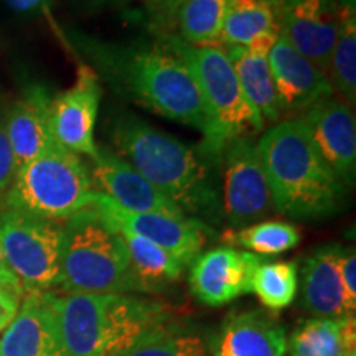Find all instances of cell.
Returning a JSON list of instances; mask_svg holds the SVG:
<instances>
[{"instance_id":"obj_3","label":"cell","mask_w":356,"mask_h":356,"mask_svg":"<svg viewBox=\"0 0 356 356\" xmlns=\"http://www.w3.org/2000/svg\"><path fill=\"white\" fill-rule=\"evenodd\" d=\"M257 150L280 215L320 220L343 207L348 188L320 157L300 118L270 126L257 142Z\"/></svg>"},{"instance_id":"obj_18","label":"cell","mask_w":356,"mask_h":356,"mask_svg":"<svg viewBox=\"0 0 356 356\" xmlns=\"http://www.w3.org/2000/svg\"><path fill=\"white\" fill-rule=\"evenodd\" d=\"M50 102L47 89L30 86L8 111L3 126L17 168L32 162L58 144L51 134Z\"/></svg>"},{"instance_id":"obj_11","label":"cell","mask_w":356,"mask_h":356,"mask_svg":"<svg viewBox=\"0 0 356 356\" xmlns=\"http://www.w3.org/2000/svg\"><path fill=\"white\" fill-rule=\"evenodd\" d=\"M101 84L91 66L81 65L71 88L50 102V126L55 140L70 152L95 159V127L99 113Z\"/></svg>"},{"instance_id":"obj_2","label":"cell","mask_w":356,"mask_h":356,"mask_svg":"<svg viewBox=\"0 0 356 356\" xmlns=\"http://www.w3.org/2000/svg\"><path fill=\"white\" fill-rule=\"evenodd\" d=\"M96 60L124 96L162 118L207 132V113L193 73L163 38L129 47L96 44Z\"/></svg>"},{"instance_id":"obj_15","label":"cell","mask_w":356,"mask_h":356,"mask_svg":"<svg viewBox=\"0 0 356 356\" xmlns=\"http://www.w3.org/2000/svg\"><path fill=\"white\" fill-rule=\"evenodd\" d=\"M91 178L95 188L109 197L119 207L136 213H162L172 216H186L165 195L150 185L127 160L106 147H97L91 159Z\"/></svg>"},{"instance_id":"obj_7","label":"cell","mask_w":356,"mask_h":356,"mask_svg":"<svg viewBox=\"0 0 356 356\" xmlns=\"http://www.w3.org/2000/svg\"><path fill=\"white\" fill-rule=\"evenodd\" d=\"M96 188L78 154L56 144L19 168L6 208L44 220L65 221L92 207Z\"/></svg>"},{"instance_id":"obj_24","label":"cell","mask_w":356,"mask_h":356,"mask_svg":"<svg viewBox=\"0 0 356 356\" xmlns=\"http://www.w3.org/2000/svg\"><path fill=\"white\" fill-rule=\"evenodd\" d=\"M118 231V229H115ZM126 244L136 291L159 292L177 282L185 266L144 236L118 231Z\"/></svg>"},{"instance_id":"obj_12","label":"cell","mask_w":356,"mask_h":356,"mask_svg":"<svg viewBox=\"0 0 356 356\" xmlns=\"http://www.w3.org/2000/svg\"><path fill=\"white\" fill-rule=\"evenodd\" d=\"M280 35L328 76L340 32V0H279Z\"/></svg>"},{"instance_id":"obj_13","label":"cell","mask_w":356,"mask_h":356,"mask_svg":"<svg viewBox=\"0 0 356 356\" xmlns=\"http://www.w3.org/2000/svg\"><path fill=\"white\" fill-rule=\"evenodd\" d=\"M264 257L222 246L191 262L190 291L204 305L221 307L251 292L252 277Z\"/></svg>"},{"instance_id":"obj_36","label":"cell","mask_w":356,"mask_h":356,"mask_svg":"<svg viewBox=\"0 0 356 356\" xmlns=\"http://www.w3.org/2000/svg\"><path fill=\"white\" fill-rule=\"evenodd\" d=\"M83 6L88 8H102V7H114L118 3H124L129 2V0H81Z\"/></svg>"},{"instance_id":"obj_35","label":"cell","mask_w":356,"mask_h":356,"mask_svg":"<svg viewBox=\"0 0 356 356\" xmlns=\"http://www.w3.org/2000/svg\"><path fill=\"white\" fill-rule=\"evenodd\" d=\"M50 0H3V3L17 13H30L47 7Z\"/></svg>"},{"instance_id":"obj_25","label":"cell","mask_w":356,"mask_h":356,"mask_svg":"<svg viewBox=\"0 0 356 356\" xmlns=\"http://www.w3.org/2000/svg\"><path fill=\"white\" fill-rule=\"evenodd\" d=\"M233 0H181L175 33L191 47H221V32Z\"/></svg>"},{"instance_id":"obj_26","label":"cell","mask_w":356,"mask_h":356,"mask_svg":"<svg viewBox=\"0 0 356 356\" xmlns=\"http://www.w3.org/2000/svg\"><path fill=\"white\" fill-rule=\"evenodd\" d=\"M328 79L338 97L353 108L356 101V10L355 0H340V32L328 68Z\"/></svg>"},{"instance_id":"obj_8","label":"cell","mask_w":356,"mask_h":356,"mask_svg":"<svg viewBox=\"0 0 356 356\" xmlns=\"http://www.w3.org/2000/svg\"><path fill=\"white\" fill-rule=\"evenodd\" d=\"M0 244L8 269L24 291L47 292L60 287L63 221L6 208L0 215Z\"/></svg>"},{"instance_id":"obj_20","label":"cell","mask_w":356,"mask_h":356,"mask_svg":"<svg viewBox=\"0 0 356 356\" xmlns=\"http://www.w3.org/2000/svg\"><path fill=\"white\" fill-rule=\"evenodd\" d=\"M280 37L279 0H233L221 32L222 48L267 56Z\"/></svg>"},{"instance_id":"obj_30","label":"cell","mask_w":356,"mask_h":356,"mask_svg":"<svg viewBox=\"0 0 356 356\" xmlns=\"http://www.w3.org/2000/svg\"><path fill=\"white\" fill-rule=\"evenodd\" d=\"M139 3L140 15L159 38L175 33V15L181 0H134Z\"/></svg>"},{"instance_id":"obj_16","label":"cell","mask_w":356,"mask_h":356,"mask_svg":"<svg viewBox=\"0 0 356 356\" xmlns=\"http://www.w3.org/2000/svg\"><path fill=\"white\" fill-rule=\"evenodd\" d=\"M284 115L305 113L335 96L330 79L280 35L267 55Z\"/></svg>"},{"instance_id":"obj_14","label":"cell","mask_w":356,"mask_h":356,"mask_svg":"<svg viewBox=\"0 0 356 356\" xmlns=\"http://www.w3.org/2000/svg\"><path fill=\"white\" fill-rule=\"evenodd\" d=\"M315 149L346 188L356 173V122L350 106L340 97H328L302 115Z\"/></svg>"},{"instance_id":"obj_34","label":"cell","mask_w":356,"mask_h":356,"mask_svg":"<svg viewBox=\"0 0 356 356\" xmlns=\"http://www.w3.org/2000/svg\"><path fill=\"white\" fill-rule=\"evenodd\" d=\"M0 286L10 289V291L20 293V296H24L25 293L24 287H22V284L19 282V279H17L12 270L8 269L6 257H3V252H2V244H0Z\"/></svg>"},{"instance_id":"obj_21","label":"cell","mask_w":356,"mask_h":356,"mask_svg":"<svg viewBox=\"0 0 356 356\" xmlns=\"http://www.w3.org/2000/svg\"><path fill=\"white\" fill-rule=\"evenodd\" d=\"M338 249L323 246L307 257L302 267V305L317 318H341L355 315L346 302L340 273Z\"/></svg>"},{"instance_id":"obj_9","label":"cell","mask_w":356,"mask_h":356,"mask_svg":"<svg viewBox=\"0 0 356 356\" xmlns=\"http://www.w3.org/2000/svg\"><path fill=\"white\" fill-rule=\"evenodd\" d=\"M222 215L233 228L259 222L275 211L257 144L252 137L231 140L221 154Z\"/></svg>"},{"instance_id":"obj_17","label":"cell","mask_w":356,"mask_h":356,"mask_svg":"<svg viewBox=\"0 0 356 356\" xmlns=\"http://www.w3.org/2000/svg\"><path fill=\"white\" fill-rule=\"evenodd\" d=\"M0 356H63L50 291L25 293L0 338Z\"/></svg>"},{"instance_id":"obj_5","label":"cell","mask_w":356,"mask_h":356,"mask_svg":"<svg viewBox=\"0 0 356 356\" xmlns=\"http://www.w3.org/2000/svg\"><path fill=\"white\" fill-rule=\"evenodd\" d=\"M162 38L193 73L208 121L200 149L221 165L225 147L239 137L259 134L264 129V122L244 96L225 48L191 47L177 35Z\"/></svg>"},{"instance_id":"obj_19","label":"cell","mask_w":356,"mask_h":356,"mask_svg":"<svg viewBox=\"0 0 356 356\" xmlns=\"http://www.w3.org/2000/svg\"><path fill=\"white\" fill-rule=\"evenodd\" d=\"M286 350L284 327L259 310L229 317L213 341L215 356H286Z\"/></svg>"},{"instance_id":"obj_10","label":"cell","mask_w":356,"mask_h":356,"mask_svg":"<svg viewBox=\"0 0 356 356\" xmlns=\"http://www.w3.org/2000/svg\"><path fill=\"white\" fill-rule=\"evenodd\" d=\"M92 208L114 229L144 236L165 249L168 254H172L184 266L191 264L202 254L207 234L210 233L207 222L197 218L127 211L97 190Z\"/></svg>"},{"instance_id":"obj_23","label":"cell","mask_w":356,"mask_h":356,"mask_svg":"<svg viewBox=\"0 0 356 356\" xmlns=\"http://www.w3.org/2000/svg\"><path fill=\"white\" fill-rule=\"evenodd\" d=\"M225 50L234 66L244 96L261 115L264 126L266 124L274 126L282 121L284 113L267 56L252 55L244 48H225Z\"/></svg>"},{"instance_id":"obj_28","label":"cell","mask_w":356,"mask_h":356,"mask_svg":"<svg viewBox=\"0 0 356 356\" xmlns=\"http://www.w3.org/2000/svg\"><path fill=\"white\" fill-rule=\"evenodd\" d=\"M299 274L293 261H262L252 277L251 292L269 310H282L296 299Z\"/></svg>"},{"instance_id":"obj_29","label":"cell","mask_w":356,"mask_h":356,"mask_svg":"<svg viewBox=\"0 0 356 356\" xmlns=\"http://www.w3.org/2000/svg\"><path fill=\"white\" fill-rule=\"evenodd\" d=\"M113 356H208L203 338L197 333L163 327Z\"/></svg>"},{"instance_id":"obj_32","label":"cell","mask_w":356,"mask_h":356,"mask_svg":"<svg viewBox=\"0 0 356 356\" xmlns=\"http://www.w3.org/2000/svg\"><path fill=\"white\" fill-rule=\"evenodd\" d=\"M338 273H340L341 286H343L346 302L350 309H356V254L355 249H338Z\"/></svg>"},{"instance_id":"obj_1","label":"cell","mask_w":356,"mask_h":356,"mask_svg":"<svg viewBox=\"0 0 356 356\" xmlns=\"http://www.w3.org/2000/svg\"><path fill=\"white\" fill-rule=\"evenodd\" d=\"M113 144L119 157L127 160L186 216L203 220L220 216L215 172L221 165L200 147L185 144L134 115L115 119Z\"/></svg>"},{"instance_id":"obj_22","label":"cell","mask_w":356,"mask_h":356,"mask_svg":"<svg viewBox=\"0 0 356 356\" xmlns=\"http://www.w3.org/2000/svg\"><path fill=\"white\" fill-rule=\"evenodd\" d=\"M292 356H356V318H310L292 332Z\"/></svg>"},{"instance_id":"obj_31","label":"cell","mask_w":356,"mask_h":356,"mask_svg":"<svg viewBox=\"0 0 356 356\" xmlns=\"http://www.w3.org/2000/svg\"><path fill=\"white\" fill-rule=\"evenodd\" d=\"M17 163L13 157L10 142H8L6 126L0 119V204L6 202V197L17 175Z\"/></svg>"},{"instance_id":"obj_33","label":"cell","mask_w":356,"mask_h":356,"mask_svg":"<svg viewBox=\"0 0 356 356\" xmlns=\"http://www.w3.org/2000/svg\"><path fill=\"white\" fill-rule=\"evenodd\" d=\"M20 293L0 286V333L6 330L12 320L15 318L20 307Z\"/></svg>"},{"instance_id":"obj_4","label":"cell","mask_w":356,"mask_h":356,"mask_svg":"<svg viewBox=\"0 0 356 356\" xmlns=\"http://www.w3.org/2000/svg\"><path fill=\"white\" fill-rule=\"evenodd\" d=\"M63 356H113L163 327L165 307L126 293L50 292Z\"/></svg>"},{"instance_id":"obj_6","label":"cell","mask_w":356,"mask_h":356,"mask_svg":"<svg viewBox=\"0 0 356 356\" xmlns=\"http://www.w3.org/2000/svg\"><path fill=\"white\" fill-rule=\"evenodd\" d=\"M60 287L65 292H136L122 236L92 207L63 221Z\"/></svg>"},{"instance_id":"obj_27","label":"cell","mask_w":356,"mask_h":356,"mask_svg":"<svg viewBox=\"0 0 356 356\" xmlns=\"http://www.w3.org/2000/svg\"><path fill=\"white\" fill-rule=\"evenodd\" d=\"M221 239L229 248L249 249L257 256H274L299 246L300 231L291 222L259 221L239 229L225 231Z\"/></svg>"}]
</instances>
